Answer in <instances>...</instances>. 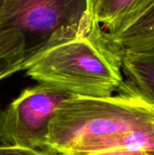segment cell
<instances>
[{
  "label": "cell",
  "instance_id": "cell-12",
  "mask_svg": "<svg viewBox=\"0 0 154 155\" xmlns=\"http://www.w3.org/2000/svg\"><path fill=\"white\" fill-rule=\"evenodd\" d=\"M99 2H100V0H87V10H88V13H90L93 15H95L96 7H97Z\"/></svg>",
  "mask_w": 154,
  "mask_h": 155
},
{
  "label": "cell",
  "instance_id": "cell-4",
  "mask_svg": "<svg viewBox=\"0 0 154 155\" xmlns=\"http://www.w3.org/2000/svg\"><path fill=\"white\" fill-rule=\"evenodd\" d=\"M86 12L87 0H5L1 15L5 25L25 35L28 51L79 22Z\"/></svg>",
  "mask_w": 154,
  "mask_h": 155
},
{
  "label": "cell",
  "instance_id": "cell-7",
  "mask_svg": "<svg viewBox=\"0 0 154 155\" xmlns=\"http://www.w3.org/2000/svg\"><path fill=\"white\" fill-rule=\"evenodd\" d=\"M152 0H100L95 15L112 36L123 30Z\"/></svg>",
  "mask_w": 154,
  "mask_h": 155
},
{
  "label": "cell",
  "instance_id": "cell-9",
  "mask_svg": "<svg viewBox=\"0 0 154 155\" xmlns=\"http://www.w3.org/2000/svg\"><path fill=\"white\" fill-rule=\"evenodd\" d=\"M26 58L25 35L16 28L0 25V82L23 71Z\"/></svg>",
  "mask_w": 154,
  "mask_h": 155
},
{
  "label": "cell",
  "instance_id": "cell-6",
  "mask_svg": "<svg viewBox=\"0 0 154 155\" xmlns=\"http://www.w3.org/2000/svg\"><path fill=\"white\" fill-rule=\"evenodd\" d=\"M116 151L154 155V126L87 143L74 148L66 155H92Z\"/></svg>",
  "mask_w": 154,
  "mask_h": 155
},
{
  "label": "cell",
  "instance_id": "cell-10",
  "mask_svg": "<svg viewBox=\"0 0 154 155\" xmlns=\"http://www.w3.org/2000/svg\"><path fill=\"white\" fill-rule=\"evenodd\" d=\"M42 150H33L16 146H5L0 144V155H41Z\"/></svg>",
  "mask_w": 154,
  "mask_h": 155
},
{
  "label": "cell",
  "instance_id": "cell-5",
  "mask_svg": "<svg viewBox=\"0 0 154 155\" xmlns=\"http://www.w3.org/2000/svg\"><path fill=\"white\" fill-rule=\"evenodd\" d=\"M123 81L117 92L144 101L154 108V47L123 51Z\"/></svg>",
  "mask_w": 154,
  "mask_h": 155
},
{
  "label": "cell",
  "instance_id": "cell-1",
  "mask_svg": "<svg viewBox=\"0 0 154 155\" xmlns=\"http://www.w3.org/2000/svg\"><path fill=\"white\" fill-rule=\"evenodd\" d=\"M123 50L95 15L54 32L41 45L26 51L25 74L37 82L84 97H108L123 81Z\"/></svg>",
  "mask_w": 154,
  "mask_h": 155
},
{
  "label": "cell",
  "instance_id": "cell-8",
  "mask_svg": "<svg viewBox=\"0 0 154 155\" xmlns=\"http://www.w3.org/2000/svg\"><path fill=\"white\" fill-rule=\"evenodd\" d=\"M110 36L123 51H138L154 47V0L123 30Z\"/></svg>",
  "mask_w": 154,
  "mask_h": 155
},
{
  "label": "cell",
  "instance_id": "cell-2",
  "mask_svg": "<svg viewBox=\"0 0 154 155\" xmlns=\"http://www.w3.org/2000/svg\"><path fill=\"white\" fill-rule=\"evenodd\" d=\"M154 126V108L116 92L108 97L74 95L62 103L48 128L44 151L66 155L87 143Z\"/></svg>",
  "mask_w": 154,
  "mask_h": 155
},
{
  "label": "cell",
  "instance_id": "cell-11",
  "mask_svg": "<svg viewBox=\"0 0 154 155\" xmlns=\"http://www.w3.org/2000/svg\"><path fill=\"white\" fill-rule=\"evenodd\" d=\"M92 155H152L145 153H134V152H126V151H116V152H109V153H98V154Z\"/></svg>",
  "mask_w": 154,
  "mask_h": 155
},
{
  "label": "cell",
  "instance_id": "cell-3",
  "mask_svg": "<svg viewBox=\"0 0 154 155\" xmlns=\"http://www.w3.org/2000/svg\"><path fill=\"white\" fill-rule=\"evenodd\" d=\"M72 96L42 84L24 89L0 109V144L44 151L53 116Z\"/></svg>",
  "mask_w": 154,
  "mask_h": 155
}]
</instances>
